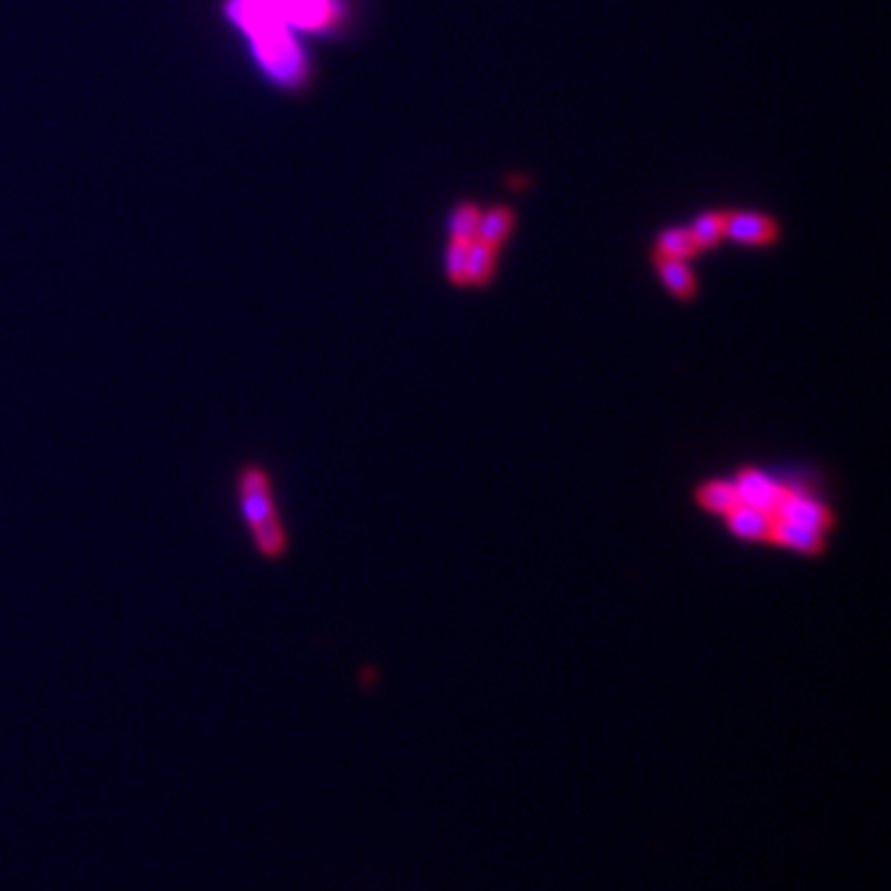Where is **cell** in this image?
<instances>
[{"mask_svg":"<svg viewBox=\"0 0 891 891\" xmlns=\"http://www.w3.org/2000/svg\"><path fill=\"white\" fill-rule=\"evenodd\" d=\"M780 228L765 213L755 211H728L726 238L743 243V246H770L778 241Z\"/></svg>","mask_w":891,"mask_h":891,"instance_id":"277c9868","label":"cell"},{"mask_svg":"<svg viewBox=\"0 0 891 891\" xmlns=\"http://www.w3.org/2000/svg\"><path fill=\"white\" fill-rule=\"evenodd\" d=\"M233 498L255 555L265 562L283 560L290 552V533L270 468L260 461H243L233 476Z\"/></svg>","mask_w":891,"mask_h":891,"instance_id":"7a4b0ae2","label":"cell"},{"mask_svg":"<svg viewBox=\"0 0 891 891\" xmlns=\"http://www.w3.org/2000/svg\"><path fill=\"white\" fill-rule=\"evenodd\" d=\"M698 253H703V250L698 248L691 228L674 226V228H666V231L659 233V241H656V255H664V258L689 260Z\"/></svg>","mask_w":891,"mask_h":891,"instance_id":"8fae6325","label":"cell"},{"mask_svg":"<svg viewBox=\"0 0 891 891\" xmlns=\"http://www.w3.org/2000/svg\"><path fill=\"white\" fill-rule=\"evenodd\" d=\"M728 518V528L743 540H770L775 525V515L765 513V510L750 508V505H736Z\"/></svg>","mask_w":891,"mask_h":891,"instance_id":"52a82bcc","label":"cell"},{"mask_svg":"<svg viewBox=\"0 0 891 891\" xmlns=\"http://www.w3.org/2000/svg\"><path fill=\"white\" fill-rule=\"evenodd\" d=\"M466 255H468V243H463V241L448 243L446 275L453 285H468L466 283Z\"/></svg>","mask_w":891,"mask_h":891,"instance_id":"2e32d148","label":"cell"},{"mask_svg":"<svg viewBox=\"0 0 891 891\" xmlns=\"http://www.w3.org/2000/svg\"><path fill=\"white\" fill-rule=\"evenodd\" d=\"M656 270H659L661 280H664L666 288L671 290L681 300H689L696 293V278H693L691 268L686 265V260L679 258H664V255H656Z\"/></svg>","mask_w":891,"mask_h":891,"instance_id":"9c48e42d","label":"cell"},{"mask_svg":"<svg viewBox=\"0 0 891 891\" xmlns=\"http://www.w3.org/2000/svg\"><path fill=\"white\" fill-rule=\"evenodd\" d=\"M495 270V248L486 246L481 241L468 243L466 255V283L468 285H486L493 278Z\"/></svg>","mask_w":891,"mask_h":891,"instance_id":"7c38bea8","label":"cell"},{"mask_svg":"<svg viewBox=\"0 0 891 891\" xmlns=\"http://www.w3.org/2000/svg\"><path fill=\"white\" fill-rule=\"evenodd\" d=\"M698 503H701L708 513L728 515L736 505H741V500H738L736 483L711 481L706 483V486H701V491H698Z\"/></svg>","mask_w":891,"mask_h":891,"instance_id":"4fadbf2b","label":"cell"},{"mask_svg":"<svg viewBox=\"0 0 891 891\" xmlns=\"http://www.w3.org/2000/svg\"><path fill=\"white\" fill-rule=\"evenodd\" d=\"M295 33L330 35L347 20V0H263Z\"/></svg>","mask_w":891,"mask_h":891,"instance_id":"3957f363","label":"cell"},{"mask_svg":"<svg viewBox=\"0 0 891 891\" xmlns=\"http://www.w3.org/2000/svg\"><path fill=\"white\" fill-rule=\"evenodd\" d=\"M726 223H728V211L701 213V216L689 226L698 248L701 250L716 248L718 243H721V238H726Z\"/></svg>","mask_w":891,"mask_h":891,"instance_id":"5bb4252c","label":"cell"},{"mask_svg":"<svg viewBox=\"0 0 891 891\" xmlns=\"http://www.w3.org/2000/svg\"><path fill=\"white\" fill-rule=\"evenodd\" d=\"M736 491L741 505H750V508L775 515V508L785 495V486H780L778 481H773L760 471H743L736 481Z\"/></svg>","mask_w":891,"mask_h":891,"instance_id":"8992f818","label":"cell"},{"mask_svg":"<svg viewBox=\"0 0 891 891\" xmlns=\"http://www.w3.org/2000/svg\"><path fill=\"white\" fill-rule=\"evenodd\" d=\"M770 540L783 547H790L795 552H805V555H815V552L822 550L825 545V533H817V530L805 528V525H795L788 523V520H778L775 518L773 525V535Z\"/></svg>","mask_w":891,"mask_h":891,"instance_id":"ba28073f","label":"cell"},{"mask_svg":"<svg viewBox=\"0 0 891 891\" xmlns=\"http://www.w3.org/2000/svg\"><path fill=\"white\" fill-rule=\"evenodd\" d=\"M513 228H515V213L510 211L508 206H493L491 211H486L481 216L476 241L498 248L500 243L513 233Z\"/></svg>","mask_w":891,"mask_h":891,"instance_id":"30bf717a","label":"cell"},{"mask_svg":"<svg viewBox=\"0 0 891 891\" xmlns=\"http://www.w3.org/2000/svg\"><path fill=\"white\" fill-rule=\"evenodd\" d=\"M775 518L788 520V523L795 525H805V528L817 530V533H825L832 523L830 510L820 500L807 498V495L790 491V488H785L783 500L775 508Z\"/></svg>","mask_w":891,"mask_h":891,"instance_id":"5b68a950","label":"cell"},{"mask_svg":"<svg viewBox=\"0 0 891 891\" xmlns=\"http://www.w3.org/2000/svg\"><path fill=\"white\" fill-rule=\"evenodd\" d=\"M226 15L246 38L265 80L283 90H297L310 80V57L300 38L263 0H228Z\"/></svg>","mask_w":891,"mask_h":891,"instance_id":"6da1fadb","label":"cell"},{"mask_svg":"<svg viewBox=\"0 0 891 891\" xmlns=\"http://www.w3.org/2000/svg\"><path fill=\"white\" fill-rule=\"evenodd\" d=\"M481 208L471 201H463L453 208L451 218H448V236L451 241H463V243H471L476 241V233H478V223H481Z\"/></svg>","mask_w":891,"mask_h":891,"instance_id":"9a60e30c","label":"cell"}]
</instances>
